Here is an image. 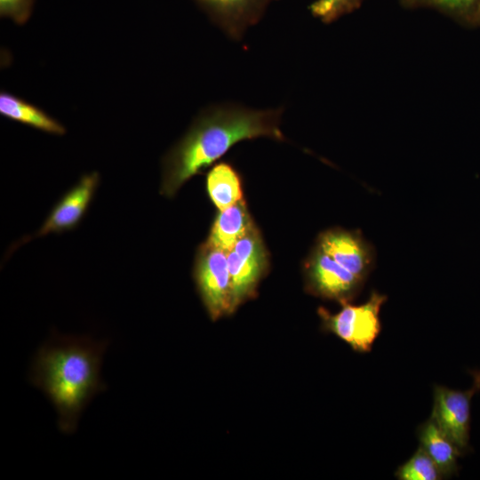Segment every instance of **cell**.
Listing matches in <instances>:
<instances>
[{"mask_svg":"<svg viewBox=\"0 0 480 480\" xmlns=\"http://www.w3.org/2000/svg\"><path fill=\"white\" fill-rule=\"evenodd\" d=\"M282 113V108L252 109L237 104L212 105L202 110L163 158L161 194L173 196L239 141L262 136L284 140L279 127Z\"/></svg>","mask_w":480,"mask_h":480,"instance_id":"obj_1","label":"cell"},{"mask_svg":"<svg viewBox=\"0 0 480 480\" xmlns=\"http://www.w3.org/2000/svg\"><path fill=\"white\" fill-rule=\"evenodd\" d=\"M108 344L88 336L55 332L34 356L28 380L52 403L63 434L76 432L84 408L107 389L100 369Z\"/></svg>","mask_w":480,"mask_h":480,"instance_id":"obj_2","label":"cell"},{"mask_svg":"<svg viewBox=\"0 0 480 480\" xmlns=\"http://www.w3.org/2000/svg\"><path fill=\"white\" fill-rule=\"evenodd\" d=\"M388 297L373 290L369 299L361 305L341 304L342 308L336 314L320 307L317 313L323 328L338 336L355 351L370 352L378 338L381 324L380 311Z\"/></svg>","mask_w":480,"mask_h":480,"instance_id":"obj_3","label":"cell"},{"mask_svg":"<svg viewBox=\"0 0 480 480\" xmlns=\"http://www.w3.org/2000/svg\"><path fill=\"white\" fill-rule=\"evenodd\" d=\"M194 279L212 320L235 311L226 251L206 242L203 244L196 257Z\"/></svg>","mask_w":480,"mask_h":480,"instance_id":"obj_4","label":"cell"},{"mask_svg":"<svg viewBox=\"0 0 480 480\" xmlns=\"http://www.w3.org/2000/svg\"><path fill=\"white\" fill-rule=\"evenodd\" d=\"M305 276L309 292L341 304L352 300L364 283L317 245L305 263Z\"/></svg>","mask_w":480,"mask_h":480,"instance_id":"obj_5","label":"cell"},{"mask_svg":"<svg viewBox=\"0 0 480 480\" xmlns=\"http://www.w3.org/2000/svg\"><path fill=\"white\" fill-rule=\"evenodd\" d=\"M478 391L480 389L474 383L467 390H456L439 385L434 388L430 417L462 455L470 449L471 400Z\"/></svg>","mask_w":480,"mask_h":480,"instance_id":"obj_6","label":"cell"},{"mask_svg":"<svg viewBox=\"0 0 480 480\" xmlns=\"http://www.w3.org/2000/svg\"><path fill=\"white\" fill-rule=\"evenodd\" d=\"M99 182L100 176L97 172L83 175L76 184L57 202L39 230L27 237L25 242L76 228L84 216Z\"/></svg>","mask_w":480,"mask_h":480,"instance_id":"obj_7","label":"cell"},{"mask_svg":"<svg viewBox=\"0 0 480 480\" xmlns=\"http://www.w3.org/2000/svg\"><path fill=\"white\" fill-rule=\"evenodd\" d=\"M317 246L341 267L364 281L373 268L374 247L358 231L330 228L319 235Z\"/></svg>","mask_w":480,"mask_h":480,"instance_id":"obj_8","label":"cell"},{"mask_svg":"<svg viewBox=\"0 0 480 480\" xmlns=\"http://www.w3.org/2000/svg\"><path fill=\"white\" fill-rule=\"evenodd\" d=\"M230 38L241 40L245 30L261 19L276 0H194Z\"/></svg>","mask_w":480,"mask_h":480,"instance_id":"obj_9","label":"cell"},{"mask_svg":"<svg viewBox=\"0 0 480 480\" xmlns=\"http://www.w3.org/2000/svg\"><path fill=\"white\" fill-rule=\"evenodd\" d=\"M417 434L420 446L436 464L443 477L456 475L458 458L462 454L431 417L419 426Z\"/></svg>","mask_w":480,"mask_h":480,"instance_id":"obj_10","label":"cell"},{"mask_svg":"<svg viewBox=\"0 0 480 480\" xmlns=\"http://www.w3.org/2000/svg\"><path fill=\"white\" fill-rule=\"evenodd\" d=\"M253 227L246 204L241 199L220 211L206 243L228 252Z\"/></svg>","mask_w":480,"mask_h":480,"instance_id":"obj_11","label":"cell"},{"mask_svg":"<svg viewBox=\"0 0 480 480\" xmlns=\"http://www.w3.org/2000/svg\"><path fill=\"white\" fill-rule=\"evenodd\" d=\"M0 113L6 118L50 134L63 135L66 132L65 127L43 109L7 92L0 93Z\"/></svg>","mask_w":480,"mask_h":480,"instance_id":"obj_12","label":"cell"},{"mask_svg":"<svg viewBox=\"0 0 480 480\" xmlns=\"http://www.w3.org/2000/svg\"><path fill=\"white\" fill-rule=\"evenodd\" d=\"M230 275L233 305L236 309L241 303L253 296L261 276L268 267L239 257L232 249L227 252Z\"/></svg>","mask_w":480,"mask_h":480,"instance_id":"obj_13","label":"cell"},{"mask_svg":"<svg viewBox=\"0 0 480 480\" xmlns=\"http://www.w3.org/2000/svg\"><path fill=\"white\" fill-rule=\"evenodd\" d=\"M206 187L211 200L220 211L242 199L239 175L228 163L217 164L210 170L206 178Z\"/></svg>","mask_w":480,"mask_h":480,"instance_id":"obj_14","label":"cell"},{"mask_svg":"<svg viewBox=\"0 0 480 480\" xmlns=\"http://www.w3.org/2000/svg\"><path fill=\"white\" fill-rule=\"evenodd\" d=\"M399 480H438L443 476L434 460L420 447L395 473Z\"/></svg>","mask_w":480,"mask_h":480,"instance_id":"obj_15","label":"cell"},{"mask_svg":"<svg viewBox=\"0 0 480 480\" xmlns=\"http://www.w3.org/2000/svg\"><path fill=\"white\" fill-rule=\"evenodd\" d=\"M363 0H316L309 5L312 15L324 23H331L356 10Z\"/></svg>","mask_w":480,"mask_h":480,"instance_id":"obj_16","label":"cell"},{"mask_svg":"<svg viewBox=\"0 0 480 480\" xmlns=\"http://www.w3.org/2000/svg\"><path fill=\"white\" fill-rule=\"evenodd\" d=\"M232 250L236 254L247 260L268 267V253L255 227L251 228L242 238L233 246Z\"/></svg>","mask_w":480,"mask_h":480,"instance_id":"obj_17","label":"cell"},{"mask_svg":"<svg viewBox=\"0 0 480 480\" xmlns=\"http://www.w3.org/2000/svg\"><path fill=\"white\" fill-rule=\"evenodd\" d=\"M34 4L35 0H0V16L23 25L30 18Z\"/></svg>","mask_w":480,"mask_h":480,"instance_id":"obj_18","label":"cell"},{"mask_svg":"<svg viewBox=\"0 0 480 480\" xmlns=\"http://www.w3.org/2000/svg\"><path fill=\"white\" fill-rule=\"evenodd\" d=\"M477 2L478 0H422L421 4L467 21L476 8Z\"/></svg>","mask_w":480,"mask_h":480,"instance_id":"obj_19","label":"cell"},{"mask_svg":"<svg viewBox=\"0 0 480 480\" xmlns=\"http://www.w3.org/2000/svg\"><path fill=\"white\" fill-rule=\"evenodd\" d=\"M467 21L471 25H480V0Z\"/></svg>","mask_w":480,"mask_h":480,"instance_id":"obj_20","label":"cell"},{"mask_svg":"<svg viewBox=\"0 0 480 480\" xmlns=\"http://www.w3.org/2000/svg\"><path fill=\"white\" fill-rule=\"evenodd\" d=\"M474 382L480 389V371H474L471 372Z\"/></svg>","mask_w":480,"mask_h":480,"instance_id":"obj_21","label":"cell"},{"mask_svg":"<svg viewBox=\"0 0 480 480\" xmlns=\"http://www.w3.org/2000/svg\"><path fill=\"white\" fill-rule=\"evenodd\" d=\"M422 0H401V2L406 6H415L419 4H421Z\"/></svg>","mask_w":480,"mask_h":480,"instance_id":"obj_22","label":"cell"}]
</instances>
